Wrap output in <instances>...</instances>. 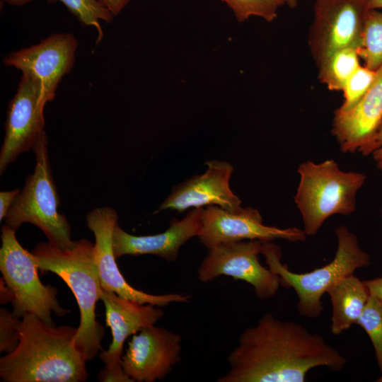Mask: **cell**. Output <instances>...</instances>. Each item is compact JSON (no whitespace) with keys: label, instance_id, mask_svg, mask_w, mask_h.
<instances>
[{"label":"cell","instance_id":"33","mask_svg":"<svg viewBox=\"0 0 382 382\" xmlns=\"http://www.w3.org/2000/svg\"><path fill=\"white\" fill-rule=\"evenodd\" d=\"M370 9L382 8V0H369Z\"/></svg>","mask_w":382,"mask_h":382},{"label":"cell","instance_id":"8","mask_svg":"<svg viewBox=\"0 0 382 382\" xmlns=\"http://www.w3.org/2000/svg\"><path fill=\"white\" fill-rule=\"evenodd\" d=\"M369 0H316L308 35L318 67L333 52L361 45Z\"/></svg>","mask_w":382,"mask_h":382},{"label":"cell","instance_id":"1","mask_svg":"<svg viewBox=\"0 0 382 382\" xmlns=\"http://www.w3.org/2000/svg\"><path fill=\"white\" fill-rule=\"evenodd\" d=\"M227 361L229 369L218 382H303L314 368L338 371L347 363L320 335L271 313L241 333Z\"/></svg>","mask_w":382,"mask_h":382},{"label":"cell","instance_id":"6","mask_svg":"<svg viewBox=\"0 0 382 382\" xmlns=\"http://www.w3.org/2000/svg\"><path fill=\"white\" fill-rule=\"evenodd\" d=\"M45 132L39 137L33 150L35 166L33 174L25 181L23 188L14 199L5 223L16 231L23 224L37 226L46 236L48 243L60 249L71 248V227L66 217L59 212L60 199L52 178Z\"/></svg>","mask_w":382,"mask_h":382},{"label":"cell","instance_id":"3","mask_svg":"<svg viewBox=\"0 0 382 382\" xmlns=\"http://www.w3.org/2000/svg\"><path fill=\"white\" fill-rule=\"evenodd\" d=\"M42 271L61 277L73 292L80 311L75 345L87 361L102 349L105 329L96 318V305L103 289L95 257L94 243L85 238L70 248L60 249L50 243H39L30 253Z\"/></svg>","mask_w":382,"mask_h":382},{"label":"cell","instance_id":"2","mask_svg":"<svg viewBox=\"0 0 382 382\" xmlns=\"http://www.w3.org/2000/svg\"><path fill=\"white\" fill-rule=\"evenodd\" d=\"M77 328L50 326L25 313L16 349L0 358V377L6 382H83L87 381L83 354L75 345Z\"/></svg>","mask_w":382,"mask_h":382},{"label":"cell","instance_id":"9","mask_svg":"<svg viewBox=\"0 0 382 382\" xmlns=\"http://www.w3.org/2000/svg\"><path fill=\"white\" fill-rule=\"evenodd\" d=\"M262 243L260 240H245L221 243L208 249L197 270V279L207 283L220 276H228L250 284L260 300L274 296L281 286L280 280L277 274L259 261Z\"/></svg>","mask_w":382,"mask_h":382},{"label":"cell","instance_id":"15","mask_svg":"<svg viewBox=\"0 0 382 382\" xmlns=\"http://www.w3.org/2000/svg\"><path fill=\"white\" fill-rule=\"evenodd\" d=\"M382 122V65L364 96L347 110L337 109L332 120V134L343 153H373L374 139Z\"/></svg>","mask_w":382,"mask_h":382},{"label":"cell","instance_id":"25","mask_svg":"<svg viewBox=\"0 0 382 382\" xmlns=\"http://www.w3.org/2000/svg\"><path fill=\"white\" fill-rule=\"evenodd\" d=\"M376 77V70L361 65L347 79L342 91L344 100L340 110L352 108L367 92Z\"/></svg>","mask_w":382,"mask_h":382},{"label":"cell","instance_id":"19","mask_svg":"<svg viewBox=\"0 0 382 382\" xmlns=\"http://www.w3.org/2000/svg\"><path fill=\"white\" fill-rule=\"evenodd\" d=\"M327 293L332 305L330 331L338 335L357 324L371 294L354 274L340 279Z\"/></svg>","mask_w":382,"mask_h":382},{"label":"cell","instance_id":"30","mask_svg":"<svg viewBox=\"0 0 382 382\" xmlns=\"http://www.w3.org/2000/svg\"><path fill=\"white\" fill-rule=\"evenodd\" d=\"M106 9L112 13L118 15L127 5L130 0H98Z\"/></svg>","mask_w":382,"mask_h":382},{"label":"cell","instance_id":"14","mask_svg":"<svg viewBox=\"0 0 382 382\" xmlns=\"http://www.w3.org/2000/svg\"><path fill=\"white\" fill-rule=\"evenodd\" d=\"M180 335L155 325L132 335L121 364L133 382L163 380L181 360Z\"/></svg>","mask_w":382,"mask_h":382},{"label":"cell","instance_id":"5","mask_svg":"<svg viewBox=\"0 0 382 382\" xmlns=\"http://www.w3.org/2000/svg\"><path fill=\"white\" fill-rule=\"evenodd\" d=\"M298 173L300 180L294 202L307 236H315L331 216H347L355 211L357 193L366 180L363 173L343 171L332 159L303 162Z\"/></svg>","mask_w":382,"mask_h":382},{"label":"cell","instance_id":"32","mask_svg":"<svg viewBox=\"0 0 382 382\" xmlns=\"http://www.w3.org/2000/svg\"><path fill=\"white\" fill-rule=\"evenodd\" d=\"M1 1L12 6H21L28 3H30L35 0H1Z\"/></svg>","mask_w":382,"mask_h":382},{"label":"cell","instance_id":"34","mask_svg":"<svg viewBox=\"0 0 382 382\" xmlns=\"http://www.w3.org/2000/svg\"><path fill=\"white\" fill-rule=\"evenodd\" d=\"M284 3H286V5L289 8H294L296 7L299 0H284Z\"/></svg>","mask_w":382,"mask_h":382},{"label":"cell","instance_id":"13","mask_svg":"<svg viewBox=\"0 0 382 382\" xmlns=\"http://www.w3.org/2000/svg\"><path fill=\"white\" fill-rule=\"evenodd\" d=\"M79 42L72 33H53L37 44L13 51L2 59L4 64L37 78L45 101L55 97L59 83L74 66Z\"/></svg>","mask_w":382,"mask_h":382},{"label":"cell","instance_id":"11","mask_svg":"<svg viewBox=\"0 0 382 382\" xmlns=\"http://www.w3.org/2000/svg\"><path fill=\"white\" fill-rule=\"evenodd\" d=\"M202 228L197 238L207 249L217 245L245 240L263 242L283 239L301 242L306 239L302 229L296 227L278 228L267 226L258 210L241 207L237 211H228L211 205L202 208Z\"/></svg>","mask_w":382,"mask_h":382},{"label":"cell","instance_id":"27","mask_svg":"<svg viewBox=\"0 0 382 382\" xmlns=\"http://www.w3.org/2000/svg\"><path fill=\"white\" fill-rule=\"evenodd\" d=\"M98 378L102 382H133L125 374L121 361L112 366L105 365L100 371Z\"/></svg>","mask_w":382,"mask_h":382},{"label":"cell","instance_id":"35","mask_svg":"<svg viewBox=\"0 0 382 382\" xmlns=\"http://www.w3.org/2000/svg\"><path fill=\"white\" fill-rule=\"evenodd\" d=\"M377 382H382V375L376 380Z\"/></svg>","mask_w":382,"mask_h":382},{"label":"cell","instance_id":"23","mask_svg":"<svg viewBox=\"0 0 382 382\" xmlns=\"http://www.w3.org/2000/svg\"><path fill=\"white\" fill-rule=\"evenodd\" d=\"M357 324L369 337L378 368L382 372V302L371 294Z\"/></svg>","mask_w":382,"mask_h":382},{"label":"cell","instance_id":"18","mask_svg":"<svg viewBox=\"0 0 382 382\" xmlns=\"http://www.w3.org/2000/svg\"><path fill=\"white\" fill-rule=\"evenodd\" d=\"M100 300L105 306L106 325L111 329L112 340L99 356L105 365L112 366L121 361L123 345L128 337L155 325L164 313L159 306L141 303L104 289Z\"/></svg>","mask_w":382,"mask_h":382},{"label":"cell","instance_id":"37","mask_svg":"<svg viewBox=\"0 0 382 382\" xmlns=\"http://www.w3.org/2000/svg\"></svg>","mask_w":382,"mask_h":382},{"label":"cell","instance_id":"7","mask_svg":"<svg viewBox=\"0 0 382 382\" xmlns=\"http://www.w3.org/2000/svg\"><path fill=\"white\" fill-rule=\"evenodd\" d=\"M1 230L0 270L12 295L13 315L21 318L25 313H31L48 325L55 326L52 313L63 317L70 310L60 306L55 287L41 282L38 267L30 253L18 241L16 231L6 224Z\"/></svg>","mask_w":382,"mask_h":382},{"label":"cell","instance_id":"31","mask_svg":"<svg viewBox=\"0 0 382 382\" xmlns=\"http://www.w3.org/2000/svg\"><path fill=\"white\" fill-rule=\"evenodd\" d=\"M370 294L376 296L382 302V277L364 281Z\"/></svg>","mask_w":382,"mask_h":382},{"label":"cell","instance_id":"10","mask_svg":"<svg viewBox=\"0 0 382 382\" xmlns=\"http://www.w3.org/2000/svg\"><path fill=\"white\" fill-rule=\"evenodd\" d=\"M46 103L40 81L29 73H22L16 93L8 105L0 151L1 174L21 154L34 147L44 132Z\"/></svg>","mask_w":382,"mask_h":382},{"label":"cell","instance_id":"16","mask_svg":"<svg viewBox=\"0 0 382 382\" xmlns=\"http://www.w3.org/2000/svg\"><path fill=\"white\" fill-rule=\"evenodd\" d=\"M206 171L194 175L173 187L171 193L157 212L172 209L179 212L187 209L215 205L228 211H237L241 200L230 187L232 165L224 161H209Z\"/></svg>","mask_w":382,"mask_h":382},{"label":"cell","instance_id":"29","mask_svg":"<svg viewBox=\"0 0 382 382\" xmlns=\"http://www.w3.org/2000/svg\"><path fill=\"white\" fill-rule=\"evenodd\" d=\"M375 149L372 153L374 161L376 163L377 167L382 170V122L376 134Z\"/></svg>","mask_w":382,"mask_h":382},{"label":"cell","instance_id":"20","mask_svg":"<svg viewBox=\"0 0 382 382\" xmlns=\"http://www.w3.org/2000/svg\"><path fill=\"white\" fill-rule=\"evenodd\" d=\"M358 49L347 47L330 54L318 68V78L330 91H342L346 81L361 66Z\"/></svg>","mask_w":382,"mask_h":382},{"label":"cell","instance_id":"22","mask_svg":"<svg viewBox=\"0 0 382 382\" xmlns=\"http://www.w3.org/2000/svg\"><path fill=\"white\" fill-rule=\"evenodd\" d=\"M52 3L59 1L77 18L83 26L94 27L98 32L97 43L103 37L100 21L110 23L114 16L98 0H47Z\"/></svg>","mask_w":382,"mask_h":382},{"label":"cell","instance_id":"4","mask_svg":"<svg viewBox=\"0 0 382 382\" xmlns=\"http://www.w3.org/2000/svg\"><path fill=\"white\" fill-rule=\"evenodd\" d=\"M337 248L330 262L308 272L296 273L282 263L280 248L272 241L263 242L261 254L268 268L279 277L280 285L293 289L297 296L296 309L303 318L315 319L323 313L324 294L340 279L370 265V256L361 249L356 235L347 226L335 230Z\"/></svg>","mask_w":382,"mask_h":382},{"label":"cell","instance_id":"21","mask_svg":"<svg viewBox=\"0 0 382 382\" xmlns=\"http://www.w3.org/2000/svg\"><path fill=\"white\" fill-rule=\"evenodd\" d=\"M364 66L376 70L382 65V12L369 11L363 30L361 45L358 48Z\"/></svg>","mask_w":382,"mask_h":382},{"label":"cell","instance_id":"12","mask_svg":"<svg viewBox=\"0 0 382 382\" xmlns=\"http://www.w3.org/2000/svg\"><path fill=\"white\" fill-rule=\"evenodd\" d=\"M117 219L116 211L110 207L95 208L86 215L87 226L95 236V257L103 289L141 303L159 307L188 302L190 295L151 294L134 288L125 280L117 265L112 245L113 231Z\"/></svg>","mask_w":382,"mask_h":382},{"label":"cell","instance_id":"36","mask_svg":"<svg viewBox=\"0 0 382 382\" xmlns=\"http://www.w3.org/2000/svg\"><path fill=\"white\" fill-rule=\"evenodd\" d=\"M381 216H382V209H381Z\"/></svg>","mask_w":382,"mask_h":382},{"label":"cell","instance_id":"17","mask_svg":"<svg viewBox=\"0 0 382 382\" xmlns=\"http://www.w3.org/2000/svg\"><path fill=\"white\" fill-rule=\"evenodd\" d=\"M202 208L192 209L182 219H173L163 232L148 236L132 235L118 223L112 235L115 256L153 255L175 262L180 249L190 238L198 236L202 228Z\"/></svg>","mask_w":382,"mask_h":382},{"label":"cell","instance_id":"24","mask_svg":"<svg viewBox=\"0 0 382 382\" xmlns=\"http://www.w3.org/2000/svg\"><path fill=\"white\" fill-rule=\"evenodd\" d=\"M225 2L233 11L238 22H243L250 16L260 17L272 22L277 16L279 8L284 0H220Z\"/></svg>","mask_w":382,"mask_h":382},{"label":"cell","instance_id":"26","mask_svg":"<svg viewBox=\"0 0 382 382\" xmlns=\"http://www.w3.org/2000/svg\"><path fill=\"white\" fill-rule=\"evenodd\" d=\"M21 319L6 308L0 309V352L8 354L14 351L20 341L19 326Z\"/></svg>","mask_w":382,"mask_h":382},{"label":"cell","instance_id":"28","mask_svg":"<svg viewBox=\"0 0 382 382\" xmlns=\"http://www.w3.org/2000/svg\"><path fill=\"white\" fill-rule=\"evenodd\" d=\"M20 190L15 189L11 191H1L0 192V221L5 219L14 199L19 194Z\"/></svg>","mask_w":382,"mask_h":382}]
</instances>
